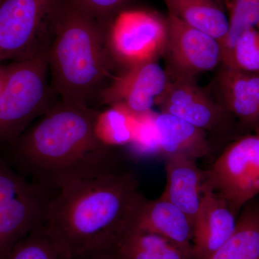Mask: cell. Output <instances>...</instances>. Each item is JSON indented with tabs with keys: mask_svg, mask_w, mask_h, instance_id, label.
Returning <instances> with one entry per match:
<instances>
[{
	"mask_svg": "<svg viewBox=\"0 0 259 259\" xmlns=\"http://www.w3.org/2000/svg\"><path fill=\"white\" fill-rule=\"evenodd\" d=\"M99 111L60 99L8 148L6 161L48 194L73 180L118 171L95 132Z\"/></svg>",
	"mask_w": 259,
	"mask_h": 259,
	"instance_id": "6da1fadb",
	"label": "cell"
},
{
	"mask_svg": "<svg viewBox=\"0 0 259 259\" xmlns=\"http://www.w3.org/2000/svg\"><path fill=\"white\" fill-rule=\"evenodd\" d=\"M120 170L73 180L49 193L41 225L67 259L111 248L128 231L144 196Z\"/></svg>",
	"mask_w": 259,
	"mask_h": 259,
	"instance_id": "7a4b0ae2",
	"label": "cell"
},
{
	"mask_svg": "<svg viewBox=\"0 0 259 259\" xmlns=\"http://www.w3.org/2000/svg\"><path fill=\"white\" fill-rule=\"evenodd\" d=\"M111 56L105 27L69 0H61L48 49L53 93L89 106L110 76Z\"/></svg>",
	"mask_w": 259,
	"mask_h": 259,
	"instance_id": "3957f363",
	"label": "cell"
},
{
	"mask_svg": "<svg viewBox=\"0 0 259 259\" xmlns=\"http://www.w3.org/2000/svg\"><path fill=\"white\" fill-rule=\"evenodd\" d=\"M0 92V150L12 146L51 105L48 49L3 65Z\"/></svg>",
	"mask_w": 259,
	"mask_h": 259,
	"instance_id": "277c9868",
	"label": "cell"
},
{
	"mask_svg": "<svg viewBox=\"0 0 259 259\" xmlns=\"http://www.w3.org/2000/svg\"><path fill=\"white\" fill-rule=\"evenodd\" d=\"M61 0H3L0 3V64L49 48L53 20Z\"/></svg>",
	"mask_w": 259,
	"mask_h": 259,
	"instance_id": "5b68a950",
	"label": "cell"
},
{
	"mask_svg": "<svg viewBox=\"0 0 259 259\" xmlns=\"http://www.w3.org/2000/svg\"><path fill=\"white\" fill-rule=\"evenodd\" d=\"M48 195L0 154V259L41 224Z\"/></svg>",
	"mask_w": 259,
	"mask_h": 259,
	"instance_id": "8992f818",
	"label": "cell"
},
{
	"mask_svg": "<svg viewBox=\"0 0 259 259\" xmlns=\"http://www.w3.org/2000/svg\"><path fill=\"white\" fill-rule=\"evenodd\" d=\"M205 171L207 187L222 196L238 217L259 194V134L231 143Z\"/></svg>",
	"mask_w": 259,
	"mask_h": 259,
	"instance_id": "52a82bcc",
	"label": "cell"
},
{
	"mask_svg": "<svg viewBox=\"0 0 259 259\" xmlns=\"http://www.w3.org/2000/svg\"><path fill=\"white\" fill-rule=\"evenodd\" d=\"M106 37L114 59L129 67L154 61L164 50L166 23L150 12L126 10L114 19Z\"/></svg>",
	"mask_w": 259,
	"mask_h": 259,
	"instance_id": "ba28073f",
	"label": "cell"
},
{
	"mask_svg": "<svg viewBox=\"0 0 259 259\" xmlns=\"http://www.w3.org/2000/svg\"><path fill=\"white\" fill-rule=\"evenodd\" d=\"M170 61L175 75L194 78L199 73L212 71L222 62L219 40L168 14L166 21Z\"/></svg>",
	"mask_w": 259,
	"mask_h": 259,
	"instance_id": "9c48e42d",
	"label": "cell"
},
{
	"mask_svg": "<svg viewBox=\"0 0 259 259\" xmlns=\"http://www.w3.org/2000/svg\"><path fill=\"white\" fill-rule=\"evenodd\" d=\"M169 76L156 61L129 66L113 78L100 93L102 102L123 107L135 115L152 111L156 100L166 90Z\"/></svg>",
	"mask_w": 259,
	"mask_h": 259,
	"instance_id": "30bf717a",
	"label": "cell"
},
{
	"mask_svg": "<svg viewBox=\"0 0 259 259\" xmlns=\"http://www.w3.org/2000/svg\"><path fill=\"white\" fill-rule=\"evenodd\" d=\"M156 105L161 112L176 116L192 125L210 131L215 128L224 114V108L213 101L196 84L194 78L175 75Z\"/></svg>",
	"mask_w": 259,
	"mask_h": 259,
	"instance_id": "8fae6325",
	"label": "cell"
},
{
	"mask_svg": "<svg viewBox=\"0 0 259 259\" xmlns=\"http://www.w3.org/2000/svg\"><path fill=\"white\" fill-rule=\"evenodd\" d=\"M237 217L222 196L206 187L194 220V259H207L234 231Z\"/></svg>",
	"mask_w": 259,
	"mask_h": 259,
	"instance_id": "7c38bea8",
	"label": "cell"
},
{
	"mask_svg": "<svg viewBox=\"0 0 259 259\" xmlns=\"http://www.w3.org/2000/svg\"><path fill=\"white\" fill-rule=\"evenodd\" d=\"M193 231L190 218L176 205L160 197L155 200L143 199L127 233H155L193 253Z\"/></svg>",
	"mask_w": 259,
	"mask_h": 259,
	"instance_id": "4fadbf2b",
	"label": "cell"
},
{
	"mask_svg": "<svg viewBox=\"0 0 259 259\" xmlns=\"http://www.w3.org/2000/svg\"><path fill=\"white\" fill-rule=\"evenodd\" d=\"M196 161L185 156H165L166 184L161 196L182 209L193 224L207 187L206 171Z\"/></svg>",
	"mask_w": 259,
	"mask_h": 259,
	"instance_id": "5bb4252c",
	"label": "cell"
},
{
	"mask_svg": "<svg viewBox=\"0 0 259 259\" xmlns=\"http://www.w3.org/2000/svg\"><path fill=\"white\" fill-rule=\"evenodd\" d=\"M160 154L181 156L197 161L210 152L207 134L176 116L160 112L154 114Z\"/></svg>",
	"mask_w": 259,
	"mask_h": 259,
	"instance_id": "9a60e30c",
	"label": "cell"
},
{
	"mask_svg": "<svg viewBox=\"0 0 259 259\" xmlns=\"http://www.w3.org/2000/svg\"><path fill=\"white\" fill-rule=\"evenodd\" d=\"M220 85L227 110L246 125L259 123V73L225 67Z\"/></svg>",
	"mask_w": 259,
	"mask_h": 259,
	"instance_id": "2e32d148",
	"label": "cell"
},
{
	"mask_svg": "<svg viewBox=\"0 0 259 259\" xmlns=\"http://www.w3.org/2000/svg\"><path fill=\"white\" fill-rule=\"evenodd\" d=\"M168 14L189 26L223 41L228 33L229 20L215 0H164Z\"/></svg>",
	"mask_w": 259,
	"mask_h": 259,
	"instance_id": "e0dca14e",
	"label": "cell"
},
{
	"mask_svg": "<svg viewBox=\"0 0 259 259\" xmlns=\"http://www.w3.org/2000/svg\"><path fill=\"white\" fill-rule=\"evenodd\" d=\"M207 259H259V204L243 207L231 236Z\"/></svg>",
	"mask_w": 259,
	"mask_h": 259,
	"instance_id": "ac0fdd59",
	"label": "cell"
},
{
	"mask_svg": "<svg viewBox=\"0 0 259 259\" xmlns=\"http://www.w3.org/2000/svg\"><path fill=\"white\" fill-rule=\"evenodd\" d=\"M111 249L120 259H194L193 253L164 237L144 232H128Z\"/></svg>",
	"mask_w": 259,
	"mask_h": 259,
	"instance_id": "d6986e66",
	"label": "cell"
},
{
	"mask_svg": "<svg viewBox=\"0 0 259 259\" xmlns=\"http://www.w3.org/2000/svg\"><path fill=\"white\" fill-rule=\"evenodd\" d=\"M137 124V115L123 107L110 106L99 112L95 121L97 139L107 147L129 146L134 139Z\"/></svg>",
	"mask_w": 259,
	"mask_h": 259,
	"instance_id": "ffe728a7",
	"label": "cell"
},
{
	"mask_svg": "<svg viewBox=\"0 0 259 259\" xmlns=\"http://www.w3.org/2000/svg\"><path fill=\"white\" fill-rule=\"evenodd\" d=\"M228 6L229 28L226 37L221 42L223 59L243 32L256 28L259 20V0H231Z\"/></svg>",
	"mask_w": 259,
	"mask_h": 259,
	"instance_id": "44dd1931",
	"label": "cell"
},
{
	"mask_svg": "<svg viewBox=\"0 0 259 259\" xmlns=\"http://www.w3.org/2000/svg\"><path fill=\"white\" fill-rule=\"evenodd\" d=\"M225 67L247 73H259V31L256 28L245 30L231 51L223 58Z\"/></svg>",
	"mask_w": 259,
	"mask_h": 259,
	"instance_id": "7402d4cb",
	"label": "cell"
},
{
	"mask_svg": "<svg viewBox=\"0 0 259 259\" xmlns=\"http://www.w3.org/2000/svg\"><path fill=\"white\" fill-rule=\"evenodd\" d=\"M5 259H67L51 241L42 225L15 245Z\"/></svg>",
	"mask_w": 259,
	"mask_h": 259,
	"instance_id": "603a6c76",
	"label": "cell"
},
{
	"mask_svg": "<svg viewBox=\"0 0 259 259\" xmlns=\"http://www.w3.org/2000/svg\"><path fill=\"white\" fill-rule=\"evenodd\" d=\"M154 114L155 112L151 111L137 115V124L134 139L129 146L135 153L141 156L160 154Z\"/></svg>",
	"mask_w": 259,
	"mask_h": 259,
	"instance_id": "cb8c5ba5",
	"label": "cell"
},
{
	"mask_svg": "<svg viewBox=\"0 0 259 259\" xmlns=\"http://www.w3.org/2000/svg\"><path fill=\"white\" fill-rule=\"evenodd\" d=\"M75 7L101 23L104 27L109 19L127 0H69Z\"/></svg>",
	"mask_w": 259,
	"mask_h": 259,
	"instance_id": "d4e9b609",
	"label": "cell"
},
{
	"mask_svg": "<svg viewBox=\"0 0 259 259\" xmlns=\"http://www.w3.org/2000/svg\"><path fill=\"white\" fill-rule=\"evenodd\" d=\"M76 259H120L111 248L94 250Z\"/></svg>",
	"mask_w": 259,
	"mask_h": 259,
	"instance_id": "484cf974",
	"label": "cell"
},
{
	"mask_svg": "<svg viewBox=\"0 0 259 259\" xmlns=\"http://www.w3.org/2000/svg\"><path fill=\"white\" fill-rule=\"evenodd\" d=\"M3 64H0V92H1L2 88H3Z\"/></svg>",
	"mask_w": 259,
	"mask_h": 259,
	"instance_id": "4316f807",
	"label": "cell"
},
{
	"mask_svg": "<svg viewBox=\"0 0 259 259\" xmlns=\"http://www.w3.org/2000/svg\"><path fill=\"white\" fill-rule=\"evenodd\" d=\"M217 3H226L227 5H229V3H231V0H215Z\"/></svg>",
	"mask_w": 259,
	"mask_h": 259,
	"instance_id": "83f0119b",
	"label": "cell"
},
{
	"mask_svg": "<svg viewBox=\"0 0 259 259\" xmlns=\"http://www.w3.org/2000/svg\"><path fill=\"white\" fill-rule=\"evenodd\" d=\"M256 28H257V30H258L259 31V20H258V23H257Z\"/></svg>",
	"mask_w": 259,
	"mask_h": 259,
	"instance_id": "f1b7e54d",
	"label": "cell"
},
{
	"mask_svg": "<svg viewBox=\"0 0 259 259\" xmlns=\"http://www.w3.org/2000/svg\"><path fill=\"white\" fill-rule=\"evenodd\" d=\"M2 1H3V0H0V3H1Z\"/></svg>",
	"mask_w": 259,
	"mask_h": 259,
	"instance_id": "f546056e",
	"label": "cell"
}]
</instances>
